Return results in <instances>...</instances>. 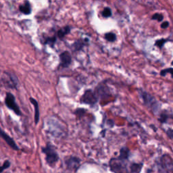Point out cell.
<instances>
[{
	"label": "cell",
	"mask_w": 173,
	"mask_h": 173,
	"mask_svg": "<svg viewBox=\"0 0 173 173\" xmlns=\"http://www.w3.org/2000/svg\"><path fill=\"white\" fill-rule=\"evenodd\" d=\"M167 135H169V137L170 139H173V130L172 129H169L167 131Z\"/></svg>",
	"instance_id": "obj_25"
},
{
	"label": "cell",
	"mask_w": 173,
	"mask_h": 173,
	"mask_svg": "<svg viewBox=\"0 0 173 173\" xmlns=\"http://www.w3.org/2000/svg\"><path fill=\"white\" fill-rule=\"evenodd\" d=\"M142 96L145 105L149 106V107H151L152 110H155L156 108V102L155 99L152 96H151L150 94L145 92L142 93Z\"/></svg>",
	"instance_id": "obj_10"
},
{
	"label": "cell",
	"mask_w": 173,
	"mask_h": 173,
	"mask_svg": "<svg viewBox=\"0 0 173 173\" xmlns=\"http://www.w3.org/2000/svg\"><path fill=\"white\" fill-rule=\"evenodd\" d=\"M10 164H11V163H10V162L8 160H5L3 165H2L1 166H0V173L3 172L4 170L10 168Z\"/></svg>",
	"instance_id": "obj_18"
},
{
	"label": "cell",
	"mask_w": 173,
	"mask_h": 173,
	"mask_svg": "<svg viewBox=\"0 0 173 173\" xmlns=\"http://www.w3.org/2000/svg\"><path fill=\"white\" fill-rule=\"evenodd\" d=\"M142 167V164H133L130 166V173H140Z\"/></svg>",
	"instance_id": "obj_14"
},
{
	"label": "cell",
	"mask_w": 173,
	"mask_h": 173,
	"mask_svg": "<svg viewBox=\"0 0 173 173\" xmlns=\"http://www.w3.org/2000/svg\"><path fill=\"white\" fill-rule=\"evenodd\" d=\"M99 97L95 91H93L92 89H87L80 98V102L83 104L94 106L97 103Z\"/></svg>",
	"instance_id": "obj_2"
},
{
	"label": "cell",
	"mask_w": 173,
	"mask_h": 173,
	"mask_svg": "<svg viewBox=\"0 0 173 173\" xmlns=\"http://www.w3.org/2000/svg\"><path fill=\"white\" fill-rule=\"evenodd\" d=\"M169 23L168 22H164L161 25V27L162 28H167L168 26H169Z\"/></svg>",
	"instance_id": "obj_26"
},
{
	"label": "cell",
	"mask_w": 173,
	"mask_h": 173,
	"mask_svg": "<svg viewBox=\"0 0 173 173\" xmlns=\"http://www.w3.org/2000/svg\"><path fill=\"white\" fill-rule=\"evenodd\" d=\"M3 84L7 88L17 89L18 86V80L14 74L5 72L3 77H2Z\"/></svg>",
	"instance_id": "obj_5"
},
{
	"label": "cell",
	"mask_w": 173,
	"mask_h": 173,
	"mask_svg": "<svg viewBox=\"0 0 173 173\" xmlns=\"http://www.w3.org/2000/svg\"><path fill=\"white\" fill-rule=\"evenodd\" d=\"M151 19L158 20V22H162V20H163V16L160 14H155L152 16Z\"/></svg>",
	"instance_id": "obj_22"
},
{
	"label": "cell",
	"mask_w": 173,
	"mask_h": 173,
	"mask_svg": "<svg viewBox=\"0 0 173 173\" xmlns=\"http://www.w3.org/2000/svg\"><path fill=\"white\" fill-rule=\"evenodd\" d=\"M65 164L69 170H76L81 164V160L76 156H68L65 158Z\"/></svg>",
	"instance_id": "obj_6"
},
{
	"label": "cell",
	"mask_w": 173,
	"mask_h": 173,
	"mask_svg": "<svg viewBox=\"0 0 173 173\" xmlns=\"http://www.w3.org/2000/svg\"><path fill=\"white\" fill-rule=\"evenodd\" d=\"M85 112H86V110H85L83 108H78L74 111V114H75L77 116L79 117V118L84 116Z\"/></svg>",
	"instance_id": "obj_20"
},
{
	"label": "cell",
	"mask_w": 173,
	"mask_h": 173,
	"mask_svg": "<svg viewBox=\"0 0 173 173\" xmlns=\"http://www.w3.org/2000/svg\"><path fill=\"white\" fill-rule=\"evenodd\" d=\"M42 152L46 155V161L50 167H54L60 159L59 154L52 145L47 144L41 148Z\"/></svg>",
	"instance_id": "obj_1"
},
{
	"label": "cell",
	"mask_w": 173,
	"mask_h": 173,
	"mask_svg": "<svg viewBox=\"0 0 173 173\" xmlns=\"http://www.w3.org/2000/svg\"><path fill=\"white\" fill-rule=\"evenodd\" d=\"M60 66L62 68H66L70 65L72 62V56L70 53L67 51H65L60 55Z\"/></svg>",
	"instance_id": "obj_9"
},
{
	"label": "cell",
	"mask_w": 173,
	"mask_h": 173,
	"mask_svg": "<svg viewBox=\"0 0 173 173\" xmlns=\"http://www.w3.org/2000/svg\"><path fill=\"white\" fill-rule=\"evenodd\" d=\"M83 46H84L83 43H82L81 40H78V41L74 42V43L73 44V47L74 49V51H79V50H81Z\"/></svg>",
	"instance_id": "obj_16"
},
{
	"label": "cell",
	"mask_w": 173,
	"mask_h": 173,
	"mask_svg": "<svg viewBox=\"0 0 173 173\" xmlns=\"http://www.w3.org/2000/svg\"><path fill=\"white\" fill-rule=\"evenodd\" d=\"M105 39L110 42H114L116 41V36L113 33H108L105 34Z\"/></svg>",
	"instance_id": "obj_17"
},
{
	"label": "cell",
	"mask_w": 173,
	"mask_h": 173,
	"mask_svg": "<svg viewBox=\"0 0 173 173\" xmlns=\"http://www.w3.org/2000/svg\"><path fill=\"white\" fill-rule=\"evenodd\" d=\"M129 155V150L126 148H122L120 151V156L118 158L122 160H127Z\"/></svg>",
	"instance_id": "obj_15"
},
{
	"label": "cell",
	"mask_w": 173,
	"mask_h": 173,
	"mask_svg": "<svg viewBox=\"0 0 173 173\" xmlns=\"http://www.w3.org/2000/svg\"><path fill=\"white\" fill-rule=\"evenodd\" d=\"M166 39H163L158 40V41L156 42V46L159 47L160 48H161V47L164 46L165 43H166Z\"/></svg>",
	"instance_id": "obj_24"
},
{
	"label": "cell",
	"mask_w": 173,
	"mask_h": 173,
	"mask_svg": "<svg viewBox=\"0 0 173 173\" xmlns=\"http://www.w3.org/2000/svg\"><path fill=\"white\" fill-rule=\"evenodd\" d=\"M20 11L26 15H28L31 13V6L29 1L26 0L22 5L19 7Z\"/></svg>",
	"instance_id": "obj_12"
},
{
	"label": "cell",
	"mask_w": 173,
	"mask_h": 173,
	"mask_svg": "<svg viewBox=\"0 0 173 173\" xmlns=\"http://www.w3.org/2000/svg\"><path fill=\"white\" fill-rule=\"evenodd\" d=\"M30 100L31 103L34 106V124H37L39 123V118H40V112H39V103L37 102V101L34 99L33 97H30Z\"/></svg>",
	"instance_id": "obj_11"
},
{
	"label": "cell",
	"mask_w": 173,
	"mask_h": 173,
	"mask_svg": "<svg viewBox=\"0 0 173 173\" xmlns=\"http://www.w3.org/2000/svg\"><path fill=\"white\" fill-rule=\"evenodd\" d=\"M161 166L168 173H173V161L169 156H162L161 158Z\"/></svg>",
	"instance_id": "obj_8"
},
{
	"label": "cell",
	"mask_w": 173,
	"mask_h": 173,
	"mask_svg": "<svg viewBox=\"0 0 173 173\" xmlns=\"http://www.w3.org/2000/svg\"><path fill=\"white\" fill-rule=\"evenodd\" d=\"M125 160H122L119 158H112L110 161V168L112 171L114 173H127Z\"/></svg>",
	"instance_id": "obj_4"
},
{
	"label": "cell",
	"mask_w": 173,
	"mask_h": 173,
	"mask_svg": "<svg viewBox=\"0 0 173 173\" xmlns=\"http://www.w3.org/2000/svg\"><path fill=\"white\" fill-rule=\"evenodd\" d=\"M0 137H1V139H3L5 141V142H6L7 144L12 149V150H14L15 151L20 150L19 147H18L15 141L13 139L10 135L6 133L1 128H0Z\"/></svg>",
	"instance_id": "obj_7"
},
{
	"label": "cell",
	"mask_w": 173,
	"mask_h": 173,
	"mask_svg": "<svg viewBox=\"0 0 173 173\" xmlns=\"http://www.w3.org/2000/svg\"><path fill=\"white\" fill-rule=\"evenodd\" d=\"M71 28H70V26H66L62 28H60L59 31H58V38L62 39L63 37H64L66 34H68L70 32Z\"/></svg>",
	"instance_id": "obj_13"
},
{
	"label": "cell",
	"mask_w": 173,
	"mask_h": 173,
	"mask_svg": "<svg viewBox=\"0 0 173 173\" xmlns=\"http://www.w3.org/2000/svg\"><path fill=\"white\" fill-rule=\"evenodd\" d=\"M112 15V10L110 7H106L102 12V16L104 18H109Z\"/></svg>",
	"instance_id": "obj_19"
},
{
	"label": "cell",
	"mask_w": 173,
	"mask_h": 173,
	"mask_svg": "<svg viewBox=\"0 0 173 173\" xmlns=\"http://www.w3.org/2000/svg\"><path fill=\"white\" fill-rule=\"evenodd\" d=\"M5 104H6L7 108L14 112L17 116H22V112H21L20 107L18 106L16 102L15 96L12 93H6V97H5Z\"/></svg>",
	"instance_id": "obj_3"
},
{
	"label": "cell",
	"mask_w": 173,
	"mask_h": 173,
	"mask_svg": "<svg viewBox=\"0 0 173 173\" xmlns=\"http://www.w3.org/2000/svg\"><path fill=\"white\" fill-rule=\"evenodd\" d=\"M55 41H56V38H55V37H48V38H47V39L46 40L45 43L50 44L52 46V45H54L55 43Z\"/></svg>",
	"instance_id": "obj_23"
},
{
	"label": "cell",
	"mask_w": 173,
	"mask_h": 173,
	"mask_svg": "<svg viewBox=\"0 0 173 173\" xmlns=\"http://www.w3.org/2000/svg\"><path fill=\"white\" fill-rule=\"evenodd\" d=\"M167 73H170V74H171V76L173 78V68H168V69H165V70H162L160 74L162 76H165Z\"/></svg>",
	"instance_id": "obj_21"
}]
</instances>
